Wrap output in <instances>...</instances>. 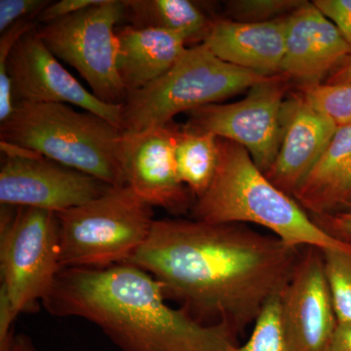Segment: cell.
I'll list each match as a JSON object with an SVG mask.
<instances>
[{"label": "cell", "instance_id": "4fadbf2b", "mask_svg": "<svg viewBox=\"0 0 351 351\" xmlns=\"http://www.w3.org/2000/svg\"><path fill=\"white\" fill-rule=\"evenodd\" d=\"M281 320L290 351H325L338 327L322 250L304 247L280 295Z\"/></svg>", "mask_w": 351, "mask_h": 351}, {"label": "cell", "instance_id": "9c48e42d", "mask_svg": "<svg viewBox=\"0 0 351 351\" xmlns=\"http://www.w3.org/2000/svg\"><path fill=\"white\" fill-rule=\"evenodd\" d=\"M125 17L123 0H101L80 12L38 25L48 49L73 66L103 103L123 106L127 91L117 71V27Z\"/></svg>", "mask_w": 351, "mask_h": 351}, {"label": "cell", "instance_id": "7402d4cb", "mask_svg": "<svg viewBox=\"0 0 351 351\" xmlns=\"http://www.w3.org/2000/svg\"><path fill=\"white\" fill-rule=\"evenodd\" d=\"M234 351H290L281 320L280 297L271 300L265 306L248 341Z\"/></svg>", "mask_w": 351, "mask_h": 351}, {"label": "cell", "instance_id": "484cf974", "mask_svg": "<svg viewBox=\"0 0 351 351\" xmlns=\"http://www.w3.org/2000/svg\"><path fill=\"white\" fill-rule=\"evenodd\" d=\"M311 217L330 237L351 248V202L332 213Z\"/></svg>", "mask_w": 351, "mask_h": 351}, {"label": "cell", "instance_id": "4dcf8cb0", "mask_svg": "<svg viewBox=\"0 0 351 351\" xmlns=\"http://www.w3.org/2000/svg\"><path fill=\"white\" fill-rule=\"evenodd\" d=\"M9 351H38L29 337L19 335L15 337Z\"/></svg>", "mask_w": 351, "mask_h": 351}, {"label": "cell", "instance_id": "277c9868", "mask_svg": "<svg viewBox=\"0 0 351 351\" xmlns=\"http://www.w3.org/2000/svg\"><path fill=\"white\" fill-rule=\"evenodd\" d=\"M123 131L66 104L16 103L0 123V140L92 176L112 188L126 186L120 160Z\"/></svg>", "mask_w": 351, "mask_h": 351}, {"label": "cell", "instance_id": "2e32d148", "mask_svg": "<svg viewBox=\"0 0 351 351\" xmlns=\"http://www.w3.org/2000/svg\"><path fill=\"white\" fill-rule=\"evenodd\" d=\"M287 17L265 23L214 19L203 44L226 63L263 76L279 75L285 54Z\"/></svg>", "mask_w": 351, "mask_h": 351}, {"label": "cell", "instance_id": "4316f807", "mask_svg": "<svg viewBox=\"0 0 351 351\" xmlns=\"http://www.w3.org/2000/svg\"><path fill=\"white\" fill-rule=\"evenodd\" d=\"M313 3L351 46V0H314Z\"/></svg>", "mask_w": 351, "mask_h": 351}, {"label": "cell", "instance_id": "d4e9b609", "mask_svg": "<svg viewBox=\"0 0 351 351\" xmlns=\"http://www.w3.org/2000/svg\"><path fill=\"white\" fill-rule=\"evenodd\" d=\"M49 0H0V34L25 20H36Z\"/></svg>", "mask_w": 351, "mask_h": 351}, {"label": "cell", "instance_id": "52a82bcc", "mask_svg": "<svg viewBox=\"0 0 351 351\" xmlns=\"http://www.w3.org/2000/svg\"><path fill=\"white\" fill-rule=\"evenodd\" d=\"M34 21L13 25L0 38V123L16 103L75 106L121 129L122 106L103 103L66 71L44 44Z\"/></svg>", "mask_w": 351, "mask_h": 351}, {"label": "cell", "instance_id": "5b68a950", "mask_svg": "<svg viewBox=\"0 0 351 351\" xmlns=\"http://www.w3.org/2000/svg\"><path fill=\"white\" fill-rule=\"evenodd\" d=\"M267 77L226 63L205 44L191 46L167 73L127 94L122 106V131L133 134L166 125L180 113L219 104Z\"/></svg>", "mask_w": 351, "mask_h": 351}, {"label": "cell", "instance_id": "e0dca14e", "mask_svg": "<svg viewBox=\"0 0 351 351\" xmlns=\"http://www.w3.org/2000/svg\"><path fill=\"white\" fill-rule=\"evenodd\" d=\"M117 66L127 94L151 84L162 76L188 49L180 34L162 29L117 27Z\"/></svg>", "mask_w": 351, "mask_h": 351}, {"label": "cell", "instance_id": "44dd1931", "mask_svg": "<svg viewBox=\"0 0 351 351\" xmlns=\"http://www.w3.org/2000/svg\"><path fill=\"white\" fill-rule=\"evenodd\" d=\"M338 324H351V252L322 250Z\"/></svg>", "mask_w": 351, "mask_h": 351}, {"label": "cell", "instance_id": "3957f363", "mask_svg": "<svg viewBox=\"0 0 351 351\" xmlns=\"http://www.w3.org/2000/svg\"><path fill=\"white\" fill-rule=\"evenodd\" d=\"M218 144V169L210 188L191 208L193 219L260 226L295 248L351 252L316 225L292 196L274 186L242 145L221 138Z\"/></svg>", "mask_w": 351, "mask_h": 351}, {"label": "cell", "instance_id": "f546056e", "mask_svg": "<svg viewBox=\"0 0 351 351\" xmlns=\"http://www.w3.org/2000/svg\"><path fill=\"white\" fill-rule=\"evenodd\" d=\"M351 83V54L332 71L324 84Z\"/></svg>", "mask_w": 351, "mask_h": 351}, {"label": "cell", "instance_id": "9a60e30c", "mask_svg": "<svg viewBox=\"0 0 351 351\" xmlns=\"http://www.w3.org/2000/svg\"><path fill=\"white\" fill-rule=\"evenodd\" d=\"M338 128L298 90L290 92L284 104L282 140L276 160L265 173L267 179L294 198Z\"/></svg>", "mask_w": 351, "mask_h": 351}, {"label": "cell", "instance_id": "cb8c5ba5", "mask_svg": "<svg viewBox=\"0 0 351 351\" xmlns=\"http://www.w3.org/2000/svg\"><path fill=\"white\" fill-rule=\"evenodd\" d=\"M304 0H232L226 2L228 20L240 23H265L287 17Z\"/></svg>", "mask_w": 351, "mask_h": 351}, {"label": "cell", "instance_id": "603a6c76", "mask_svg": "<svg viewBox=\"0 0 351 351\" xmlns=\"http://www.w3.org/2000/svg\"><path fill=\"white\" fill-rule=\"evenodd\" d=\"M297 90L314 108L331 119L337 126L351 124V83L320 84Z\"/></svg>", "mask_w": 351, "mask_h": 351}, {"label": "cell", "instance_id": "6da1fadb", "mask_svg": "<svg viewBox=\"0 0 351 351\" xmlns=\"http://www.w3.org/2000/svg\"><path fill=\"white\" fill-rule=\"evenodd\" d=\"M301 252L241 223L156 219L127 263L154 276L195 319L240 334L282 295Z\"/></svg>", "mask_w": 351, "mask_h": 351}, {"label": "cell", "instance_id": "ba28073f", "mask_svg": "<svg viewBox=\"0 0 351 351\" xmlns=\"http://www.w3.org/2000/svg\"><path fill=\"white\" fill-rule=\"evenodd\" d=\"M57 214L38 208L1 205V286L15 313L38 308L61 271Z\"/></svg>", "mask_w": 351, "mask_h": 351}, {"label": "cell", "instance_id": "ffe728a7", "mask_svg": "<svg viewBox=\"0 0 351 351\" xmlns=\"http://www.w3.org/2000/svg\"><path fill=\"white\" fill-rule=\"evenodd\" d=\"M175 156L180 180L198 199L211 186L218 169V137L180 127Z\"/></svg>", "mask_w": 351, "mask_h": 351}, {"label": "cell", "instance_id": "8fae6325", "mask_svg": "<svg viewBox=\"0 0 351 351\" xmlns=\"http://www.w3.org/2000/svg\"><path fill=\"white\" fill-rule=\"evenodd\" d=\"M0 203L60 213L107 193L112 186L47 157L0 143Z\"/></svg>", "mask_w": 351, "mask_h": 351}, {"label": "cell", "instance_id": "7a4b0ae2", "mask_svg": "<svg viewBox=\"0 0 351 351\" xmlns=\"http://www.w3.org/2000/svg\"><path fill=\"white\" fill-rule=\"evenodd\" d=\"M166 301L154 276L124 263L61 269L43 304L58 317L93 323L122 351H234L239 346V332L228 323L204 324Z\"/></svg>", "mask_w": 351, "mask_h": 351}, {"label": "cell", "instance_id": "83f0119b", "mask_svg": "<svg viewBox=\"0 0 351 351\" xmlns=\"http://www.w3.org/2000/svg\"><path fill=\"white\" fill-rule=\"evenodd\" d=\"M101 0H60L51 1L49 5L45 7L39 14L36 22L39 25L49 24L54 21L63 19L73 14L80 12L101 3Z\"/></svg>", "mask_w": 351, "mask_h": 351}, {"label": "cell", "instance_id": "8992f818", "mask_svg": "<svg viewBox=\"0 0 351 351\" xmlns=\"http://www.w3.org/2000/svg\"><path fill=\"white\" fill-rule=\"evenodd\" d=\"M152 208L126 184L56 213L62 269L128 262L149 237L156 221Z\"/></svg>", "mask_w": 351, "mask_h": 351}, {"label": "cell", "instance_id": "ac0fdd59", "mask_svg": "<svg viewBox=\"0 0 351 351\" xmlns=\"http://www.w3.org/2000/svg\"><path fill=\"white\" fill-rule=\"evenodd\" d=\"M294 199L311 216L332 213L351 202V124L339 127Z\"/></svg>", "mask_w": 351, "mask_h": 351}, {"label": "cell", "instance_id": "5bb4252c", "mask_svg": "<svg viewBox=\"0 0 351 351\" xmlns=\"http://www.w3.org/2000/svg\"><path fill=\"white\" fill-rule=\"evenodd\" d=\"M350 54V44L313 2L304 1L288 16L281 73L297 88L324 84Z\"/></svg>", "mask_w": 351, "mask_h": 351}, {"label": "cell", "instance_id": "f1b7e54d", "mask_svg": "<svg viewBox=\"0 0 351 351\" xmlns=\"http://www.w3.org/2000/svg\"><path fill=\"white\" fill-rule=\"evenodd\" d=\"M325 351H351V324H338Z\"/></svg>", "mask_w": 351, "mask_h": 351}, {"label": "cell", "instance_id": "7c38bea8", "mask_svg": "<svg viewBox=\"0 0 351 351\" xmlns=\"http://www.w3.org/2000/svg\"><path fill=\"white\" fill-rule=\"evenodd\" d=\"M174 122L137 133H123L120 160L127 186L152 207L171 213L191 210L195 201L178 175Z\"/></svg>", "mask_w": 351, "mask_h": 351}, {"label": "cell", "instance_id": "d6986e66", "mask_svg": "<svg viewBox=\"0 0 351 351\" xmlns=\"http://www.w3.org/2000/svg\"><path fill=\"white\" fill-rule=\"evenodd\" d=\"M124 20L138 29H162L180 34L186 44L203 43L212 22L189 0H123Z\"/></svg>", "mask_w": 351, "mask_h": 351}, {"label": "cell", "instance_id": "30bf717a", "mask_svg": "<svg viewBox=\"0 0 351 351\" xmlns=\"http://www.w3.org/2000/svg\"><path fill=\"white\" fill-rule=\"evenodd\" d=\"M292 86L282 73L269 76L252 86L242 100L191 110L184 127L242 145L258 169L267 173L280 147L284 104Z\"/></svg>", "mask_w": 351, "mask_h": 351}]
</instances>
